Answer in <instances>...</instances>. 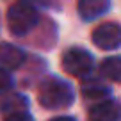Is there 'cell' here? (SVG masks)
<instances>
[{"label":"cell","mask_w":121,"mask_h":121,"mask_svg":"<svg viewBox=\"0 0 121 121\" xmlns=\"http://www.w3.org/2000/svg\"><path fill=\"white\" fill-rule=\"evenodd\" d=\"M38 98L45 109H64L73 103L75 93L68 82L52 77V78H46L39 86Z\"/></svg>","instance_id":"6da1fadb"},{"label":"cell","mask_w":121,"mask_h":121,"mask_svg":"<svg viewBox=\"0 0 121 121\" xmlns=\"http://www.w3.org/2000/svg\"><path fill=\"white\" fill-rule=\"evenodd\" d=\"M39 14L36 7L25 2H16L7 11V27L11 34L14 36H25L38 25Z\"/></svg>","instance_id":"7a4b0ae2"},{"label":"cell","mask_w":121,"mask_h":121,"mask_svg":"<svg viewBox=\"0 0 121 121\" xmlns=\"http://www.w3.org/2000/svg\"><path fill=\"white\" fill-rule=\"evenodd\" d=\"M93 55L84 48H69L62 55V66L73 77H87L93 71Z\"/></svg>","instance_id":"3957f363"},{"label":"cell","mask_w":121,"mask_h":121,"mask_svg":"<svg viewBox=\"0 0 121 121\" xmlns=\"http://www.w3.org/2000/svg\"><path fill=\"white\" fill-rule=\"evenodd\" d=\"M121 41V32L117 23L109 22L96 27L93 32V43L102 50H116Z\"/></svg>","instance_id":"277c9868"},{"label":"cell","mask_w":121,"mask_h":121,"mask_svg":"<svg viewBox=\"0 0 121 121\" xmlns=\"http://www.w3.org/2000/svg\"><path fill=\"white\" fill-rule=\"evenodd\" d=\"M25 62V53L20 50L18 46L9 45V43H2L0 45V64L2 69H16Z\"/></svg>","instance_id":"5b68a950"},{"label":"cell","mask_w":121,"mask_h":121,"mask_svg":"<svg viewBox=\"0 0 121 121\" xmlns=\"http://www.w3.org/2000/svg\"><path fill=\"white\" fill-rule=\"evenodd\" d=\"M78 14L82 20L91 22L103 16L110 7V0H78Z\"/></svg>","instance_id":"8992f818"},{"label":"cell","mask_w":121,"mask_h":121,"mask_svg":"<svg viewBox=\"0 0 121 121\" xmlns=\"http://www.w3.org/2000/svg\"><path fill=\"white\" fill-rule=\"evenodd\" d=\"M119 107L114 100H103L89 110V121H117Z\"/></svg>","instance_id":"52a82bcc"},{"label":"cell","mask_w":121,"mask_h":121,"mask_svg":"<svg viewBox=\"0 0 121 121\" xmlns=\"http://www.w3.org/2000/svg\"><path fill=\"white\" fill-rule=\"evenodd\" d=\"M27 109H29V100L20 93H13V95L5 96L0 103V110L5 117L14 116V114H23L27 112Z\"/></svg>","instance_id":"ba28073f"},{"label":"cell","mask_w":121,"mask_h":121,"mask_svg":"<svg viewBox=\"0 0 121 121\" xmlns=\"http://www.w3.org/2000/svg\"><path fill=\"white\" fill-rule=\"evenodd\" d=\"M100 73L110 82H119L121 78V59L119 57H109L100 66Z\"/></svg>","instance_id":"9c48e42d"},{"label":"cell","mask_w":121,"mask_h":121,"mask_svg":"<svg viewBox=\"0 0 121 121\" xmlns=\"http://www.w3.org/2000/svg\"><path fill=\"white\" fill-rule=\"evenodd\" d=\"M82 93L86 98H93V100H100V98H107L110 95V89L103 84L98 82H86L82 87Z\"/></svg>","instance_id":"30bf717a"},{"label":"cell","mask_w":121,"mask_h":121,"mask_svg":"<svg viewBox=\"0 0 121 121\" xmlns=\"http://www.w3.org/2000/svg\"><path fill=\"white\" fill-rule=\"evenodd\" d=\"M11 87H13V75L7 69L0 68V96L5 95L7 91H11Z\"/></svg>","instance_id":"8fae6325"},{"label":"cell","mask_w":121,"mask_h":121,"mask_svg":"<svg viewBox=\"0 0 121 121\" xmlns=\"http://www.w3.org/2000/svg\"><path fill=\"white\" fill-rule=\"evenodd\" d=\"M5 121H34V119L29 112H23V114H14V116L5 117Z\"/></svg>","instance_id":"7c38bea8"},{"label":"cell","mask_w":121,"mask_h":121,"mask_svg":"<svg viewBox=\"0 0 121 121\" xmlns=\"http://www.w3.org/2000/svg\"><path fill=\"white\" fill-rule=\"evenodd\" d=\"M20 2H25V4H30L32 7H36V5H48L52 0H20Z\"/></svg>","instance_id":"4fadbf2b"},{"label":"cell","mask_w":121,"mask_h":121,"mask_svg":"<svg viewBox=\"0 0 121 121\" xmlns=\"http://www.w3.org/2000/svg\"><path fill=\"white\" fill-rule=\"evenodd\" d=\"M50 121H75L73 117H68V116H59V117H53Z\"/></svg>","instance_id":"5bb4252c"}]
</instances>
